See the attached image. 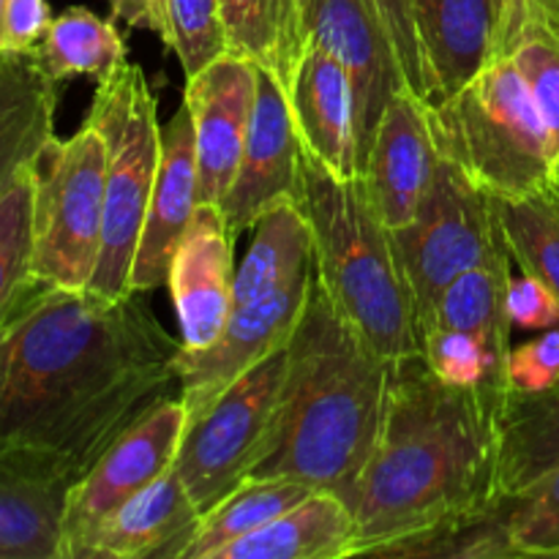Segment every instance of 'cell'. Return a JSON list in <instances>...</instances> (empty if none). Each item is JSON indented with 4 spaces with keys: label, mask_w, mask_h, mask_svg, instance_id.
Returning a JSON list of instances; mask_svg holds the SVG:
<instances>
[{
    "label": "cell",
    "mask_w": 559,
    "mask_h": 559,
    "mask_svg": "<svg viewBox=\"0 0 559 559\" xmlns=\"http://www.w3.org/2000/svg\"><path fill=\"white\" fill-rule=\"evenodd\" d=\"M107 3L115 20L153 31L164 47L173 49V0H107Z\"/></svg>",
    "instance_id": "cell-40"
},
{
    "label": "cell",
    "mask_w": 559,
    "mask_h": 559,
    "mask_svg": "<svg viewBox=\"0 0 559 559\" xmlns=\"http://www.w3.org/2000/svg\"><path fill=\"white\" fill-rule=\"evenodd\" d=\"M391 243L424 342L448 284L480 265L502 238L489 197L475 189L453 164L440 162L418 213L407 227L393 229Z\"/></svg>",
    "instance_id": "cell-8"
},
{
    "label": "cell",
    "mask_w": 559,
    "mask_h": 559,
    "mask_svg": "<svg viewBox=\"0 0 559 559\" xmlns=\"http://www.w3.org/2000/svg\"><path fill=\"white\" fill-rule=\"evenodd\" d=\"M200 508L173 469L118 508L80 559H180L200 527Z\"/></svg>",
    "instance_id": "cell-20"
},
{
    "label": "cell",
    "mask_w": 559,
    "mask_h": 559,
    "mask_svg": "<svg viewBox=\"0 0 559 559\" xmlns=\"http://www.w3.org/2000/svg\"><path fill=\"white\" fill-rule=\"evenodd\" d=\"M420 355H424L426 366L448 385L486 388L502 399L511 396L506 374L497 371L489 349L469 333L435 328L420 342Z\"/></svg>",
    "instance_id": "cell-34"
},
{
    "label": "cell",
    "mask_w": 559,
    "mask_h": 559,
    "mask_svg": "<svg viewBox=\"0 0 559 559\" xmlns=\"http://www.w3.org/2000/svg\"><path fill=\"white\" fill-rule=\"evenodd\" d=\"M249 254L235 271V306L287 287L314 267V235L298 202H282L254 224Z\"/></svg>",
    "instance_id": "cell-25"
},
{
    "label": "cell",
    "mask_w": 559,
    "mask_h": 559,
    "mask_svg": "<svg viewBox=\"0 0 559 559\" xmlns=\"http://www.w3.org/2000/svg\"><path fill=\"white\" fill-rule=\"evenodd\" d=\"M508 58L527 80L559 156V11H549L530 22Z\"/></svg>",
    "instance_id": "cell-33"
},
{
    "label": "cell",
    "mask_w": 559,
    "mask_h": 559,
    "mask_svg": "<svg viewBox=\"0 0 559 559\" xmlns=\"http://www.w3.org/2000/svg\"><path fill=\"white\" fill-rule=\"evenodd\" d=\"M311 486L298 480L246 478L224 497L222 502L202 513L194 538L183 549L180 559H216L222 549L235 540H243L298 506L311 495Z\"/></svg>",
    "instance_id": "cell-28"
},
{
    "label": "cell",
    "mask_w": 559,
    "mask_h": 559,
    "mask_svg": "<svg viewBox=\"0 0 559 559\" xmlns=\"http://www.w3.org/2000/svg\"><path fill=\"white\" fill-rule=\"evenodd\" d=\"M197 205L200 200H197L194 126H191L189 107L180 104L173 120L162 126V164H158V178L131 267V293H147L167 284L169 265L194 218Z\"/></svg>",
    "instance_id": "cell-18"
},
{
    "label": "cell",
    "mask_w": 559,
    "mask_h": 559,
    "mask_svg": "<svg viewBox=\"0 0 559 559\" xmlns=\"http://www.w3.org/2000/svg\"><path fill=\"white\" fill-rule=\"evenodd\" d=\"M371 3L377 5L388 33H391L393 47H396L399 60H402V69L407 74L409 87H413V93L420 102L429 104V76H426L424 52H420L418 31H415L413 0H371Z\"/></svg>",
    "instance_id": "cell-37"
},
{
    "label": "cell",
    "mask_w": 559,
    "mask_h": 559,
    "mask_svg": "<svg viewBox=\"0 0 559 559\" xmlns=\"http://www.w3.org/2000/svg\"><path fill=\"white\" fill-rule=\"evenodd\" d=\"M300 142L338 178H358V102L349 71L320 47H306L287 82Z\"/></svg>",
    "instance_id": "cell-19"
},
{
    "label": "cell",
    "mask_w": 559,
    "mask_h": 559,
    "mask_svg": "<svg viewBox=\"0 0 559 559\" xmlns=\"http://www.w3.org/2000/svg\"><path fill=\"white\" fill-rule=\"evenodd\" d=\"M489 205L511 260L559 298V183L522 197H489Z\"/></svg>",
    "instance_id": "cell-30"
},
{
    "label": "cell",
    "mask_w": 559,
    "mask_h": 559,
    "mask_svg": "<svg viewBox=\"0 0 559 559\" xmlns=\"http://www.w3.org/2000/svg\"><path fill=\"white\" fill-rule=\"evenodd\" d=\"M33 55L55 82L69 76H93L98 82L126 63V44L112 20L74 5L52 16Z\"/></svg>",
    "instance_id": "cell-29"
},
{
    "label": "cell",
    "mask_w": 559,
    "mask_h": 559,
    "mask_svg": "<svg viewBox=\"0 0 559 559\" xmlns=\"http://www.w3.org/2000/svg\"><path fill=\"white\" fill-rule=\"evenodd\" d=\"M186 424L189 413L183 402L180 396H169L109 442L107 451L69 491L63 516V559H80L91 535L123 502L173 469Z\"/></svg>",
    "instance_id": "cell-10"
},
{
    "label": "cell",
    "mask_w": 559,
    "mask_h": 559,
    "mask_svg": "<svg viewBox=\"0 0 559 559\" xmlns=\"http://www.w3.org/2000/svg\"><path fill=\"white\" fill-rule=\"evenodd\" d=\"M300 211L314 235V273L344 320L382 358L420 353L413 298L364 180L338 178L304 147Z\"/></svg>",
    "instance_id": "cell-4"
},
{
    "label": "cell",
    "mask_w": 559,
    "mask_h": 559,
    "mask_svg": "<svg viewBox=\"0 0 559 559\" xmlns=\"http://www.w3.org/2000/svg\"><path fill=\"white\" fill-rule=\"evenodd\" d=\"M497 5V41H500V55H508L524 27L538 16L559 11V0H495Z\"/></svg>",
    "instance_id": "cell-41"
},
{
    "label": "cell",
    "mask_w": 559,
    "mask_h": 559,
    "mask_svg": "<svg viewBox=\"0 0 559 559\" xmlns=\"http://www.w3.org/2000/svg\"><path fill=\"white\" fill-rule=\"evenodd\" d=\"M107 197V145L91 123L55 136L36 164L33 278L44 287L87 289L96 271Z\"/></svg>",
    "instance_id": "cell-7"
},
{
    "label": "cell",
    "mask_w": 559,
    "mask_h": 559,
    "mask_svg": "<svg viewBox=\"0 0 559 559\" xmlns=\"http://www.w3.org/2000/svg\"><path fill=\"white\" fill-rule=\"evenodd\" d=\"M289 371V344L235 380L211 407L186 424L175 473L200 513L222 502L260 459Z\"/></svg>",
    "instance_id": "cell-9"
},
{
    "label": "cell",
    "mask_w": 559,
    "mask_h": 559,
    "mask_svg": "<svg viewBox=\"0 0 559 559\" xmlns=\"http://www.w3.org/2000/svg\"><path fill=\"white\" fill-rule=\"evenodd\" d=\"M173 52L186 76L227 52L218 0H173Z\"/></svg>",
    "instance_id": "cell-35"
},
{
    "label": "cell",
    "mask_w": 559,
    "mask_h": 559,
    "mask_svg": "<svg viewBox=\"0 0 559 559\" xmlns=\"http://www.w3.org/2000/svg\"><path fill=\"white\" fill-rule=\"evenodd\" d=\"M355 513L331 491H311L271 524L222 549L216 559H342L355 557Z\"/></svg>",
    "instance_id": "cell-23"
},
{
    "label": "cell",
    "mask_w": 559,
    "mask_h": 559,
    "mask_svg": "<svg viewBox=\"0 0 559 559\" xmlns=\"http://www.w3.org/2000/svg\"><path fill=\"white\" fill-rule=\"evenodd\" d=\"M426 107L442 162L486 197H522L559 183L551 131L508 55L491 60L453 96Z\"/></svg>",
    "instance_id": "cell-5"
},
{
    "label": "cell",
    "mask_w": 559,
    "mask_h": 559,
    "mask_svg": "<svg viewBox=\"0 0 559 559\" xmlns=\"http://www.w3.org/2000/svg\"><path fill=\"white\" fill-rule=\"evenodd\" d=\"M3 9H5V0H0V52H5V41H3Z\"/></svg>",
    "instance_id": "cell-42"
},
{
    "label": "cell",
    "mask_w": 559,
    "mask_h": 559,
    "mask_svg": "<svg viewBox=\"0 0 559 559\" xmlns=\"http://www.w3.org/2000/svg\"><path fill=\"white\" fill-rule=\"evenodd\" d=\"M52 22L47 0H5L3 41L5 49H33Z\"/></svg>",
    "instance_id": "cell-39"
},
{
    "label": "cell",
    "mask_w": 559,
    "mask_h": 559,
    "mask_svg": "<svg viewBox=\"0 0 559 559\" xmlns=\"http://www.w3.org/2000/svg\"><path fill=\"white\" fill-rule=\"evenodd\" d=\"M502 407L486 388L442 382L420 353L393 364L380 440L353 500L355 557H382L495 506Z\"/></svg>",
    "instance_id": "cell-2"
},
{
    "label": "cell",
    "mask_w": 559,
    "mask_h": 559,
    "mask_svg": "<svg viewBox=\"0 0 559 559\" xmlns=\"http://www.w3.org/2000/svg\"><path fill=\"white\" fill-rule=\"evenodd\" d=\"M508 284H511V254L506 243H500L480 265L469 267L456 282L448 284L429 331L453 328L469 333L489 349L497 371L506 374L513 328L508 317Z\"/></svg>",
    "instance_id": "cell-24"
},
{
    "label": "cell",
    "mask_w": 559,
    "mask_h": 559,
    "mask_svg": "<svg viewBox=\"0 0 559 559\" xmlns=\"http://www.w3.org/2000/svg\"><path fill=\"white\" fill-rule=\"evenodd\" d=\"M551 393H559V388H557V391H551Z\"/></svg>",
    "instance_id": "cell-43"
},
{
    "label": "cell",
    "mask_w": 559,
    "mask_h": 559,
    "mask_svg": "<svg viewBox=\"0 0 559 559\" xmlns=\"http://www.w3.org/2000/svg\"><path fill=\"white\" fill-rule=\"evenodd\" d=\"M440 162L429 107L407 87L382 112L360 164V180L371 205L391 233L413 222L435 183Z\"/></svg>",
    "instance_id": "cell-16"
},
{
    "label": "cell",
    "mask_w": 559,
    "mask_h": 559,
    "mask_svg": "<svg viewBox=\"0 0 559 559\" xmlns=\"http://www.w3.org/2000/svg\"><path fill=\"white\" fill-rule=\"evenodd\" d=\"M140 295L41 284L11 311L0 325V445L55 453L85 475L173 396L180 342Z\"/></svg>",
    "instance_id": "cell-1"
},
{
    "label": "cell",
    "mask_w": 559,
    "mask_h": 559,
    "mask_svg": "<svg viewBox=\"0 0 559 559\" xmlns=\"http://www.w3.org/2000/svg\"><path fill=\"white\" fill-rule=\"evenodd\" d=\"M300 36L304 49H325L349 71L358 102V162L364 164L382 112L409 87L391 33L371 0H300Z\"/></svg>",
    "instance_id": "cell-12"
},
{
    "label": "cell",
    "mask_w": 559,
    "mask_h": 559,
    "mask_svg": "<svg viewBox=\"0 0 559 559\" xmlns=\"http://www.w3.org/2000/svg\"><path fill=\"white\" fill-rule=\"evenodd\" d=\"M513 557H559V467L516 495L497 497Z\"/></svg>",
    "instance_id": "cell-32"
},
{
    "label": "cell",
    "mask_w": 559,
    "mask_h": 559,
    "mask_svg": "<svg viewBox=\"0 0 559 559\" xmlns=\"http://www.w3.org/2000/svg\"><path fill=\"white\" fill-rule=\"evenodd\" d=\"M33 186L36 167L0 194V325L41 287L33 278Z\"/></svg>",
    "instance_id": "cell-31"
},
{
    "label": "cell",
    "mask_w": 559,
    "mask_h": 559,
    "mask_svg": "<svg viewBox=\"0 0 559 559\" xmlns=\"http://www.w3.org/2000/svg\"><path fill=\"white\" fill-rule=\"evenodd\" d=\"M508 388L519 396H540L559 388V325L546 328L538 338L511 347Z\"/></svg>",
    "instance_id": "cell-36"
},
{
    "label": "cell",
    "mask_w": 559,
    "mask_h": 559,
    "mask_svg": "<svg viewBox=\"0 0 559 559\" xmlns=\"http://www.w3.org/2000/svg\"><path fill=\"white\" fill-rule=\"evenodd\" d=\"M314 267L265 298L235 306L222 336L207 349H178L175 371L189 420L205 413L235 380L262 364L267 355L287 347L304 317Z\"/></svg>",
    "instance_id": "cell-11"
},
{
    "label": "cell",
    "mask_w": 559,
    "mask_h": 559,
    "mask_svg": "<svg viewBox=\"0 0 559 559\" xmlns=\"http://www.w3.org/2000/svg\"><path fill=\"white\" fill-rule=\"evenodd\" d=\"M260 66L240 55L224 52L216 60L186 76L183 104L194 126L197 200L218 205L229 191L257 98Z\"/></svg>",
    "instance_id": "cell-14"
},
{
    "label": "cell",
    "mask_w": 559,
    "mask_h": 559,
    "mask_svg": "<svg viewBox=\"0 0 559 559\" xmlns=\"http://www.w3.org/2000/svg\"><path fill=\"white\" fill-rule=\"evenodd\" d=\"M559 467V393L506 399L500 418V497L527 489Z\"/></svg>",
    "instance_id": "cell-26"
},
{
    "label": "cell",
    "mask_w": 559,
    "mask_h": 559,
    "mask_svg": "<svg viewBox=\"0 0 559 559\" xmlns=\"http://www.w3.org/2000/svg\"><path fill=\"white\" fill-rule=\"evenodd\" d=\"M74 462L25 445H0V559H63Z\"/></svg>",
    "instance_id": "cell-15"
},
{
    "label": "cell",
    "mask_w": 559,
    "mask_h": 559,
    "mask_svg": "<svg viewBox=\"0 0 559 559\" xmlns=\"http://www.w3.org/2000/svg\"><path fill=\"white\" fill-rule=\"evenodd\" d=\"M508 317L513 325L527 331H546L559 325V298L549 284L522 273L508 284Z\"/></svg>",
    "instance_id": "cell-38"
},
{
    "label": "cell",
    "mask_w": 559,
    "mask_h": 559,
    "mask_svg": "<svg viewBox=\"0 0 559 559\" xmlns=\"http://www.w3.org/2000/svg\"><path fill=\"white\" fill-rule=\"evenodd\" d=\"M304 194V142L289 109L287 91L271 71L260 69L243 156L229 191L218 202L229 233H249L262 213Z\"/></svg>",
    "instance_id": "cell-13"
},
{
    "label": "cell",
    "mask_w": 559,
    "mask_h": 559,
    "mask_svg": "<svg viewBox=\"0 0 559 559\" xmlns=\"http://www.w3.org/2000/svg\"><path fill=\"white\" fill-rule=\"evenodd\" d=\"M235 235L218 205H197L169 265V293L180 325V347L207 349L235 309Z\"/></svg>",
    "instance_id": "cell-17"
},
{
    "label": "cell",
    "mask_w": 559,
    "mask_h": 559,
    "mask_svg": "<svg viewBox=\"0 0 559 559\" xmlns=\"http://www.w3.org/2000/svg\"><path fill=\"white\" fill-rule=\"evenodd\" d=\"M85 123L107 145L102 251L87 293L115 300L131 293V267L162 164L156 96L142 66L126 60L98 80Z\"/></svg>",
    "instance_id": "cell-6"
},
{
    "label": "cell",
    "mask_w": 559,
    "mask_h": 559,
    "mask_svg": "<svg viewBox=\"0 0 559 559\" xmlns=\"http://www.w3.org/2000/svg\"><path fill=\"white\" fill-rule=\"evenodd\" d=\"M58 82L33 49L0 52V194L33 169L55 140Z\"/></svg>",
    "instance_id": "cell-22"
},
{
    "label": "cell",
    "mask_w": 559,
    "mask_h": 559,
    "mask_svg": "<svg viewBox=\"0 0 559 559\" xmlns=\"http://www.w3.org/2000/svg\"><path fill=\"white\" fill-rule=\"evenodd\" d=\"M227 52L271 71L287 82L304 55L300 0H218Z\"/></svg>",
    "instance_id": "cell-27"
},
{
    "label": "cell",
    "mask_w": 559,
    "mask_h": 559,
    "mask_svg": "<svg viewBox=\"0 0 559 559\" xmlns=\"http://www.w3.org/2000/svg\"><path fill=\"white\" fill-rule=\"evenodd\" d=\"M429 104L453 96L500 55L495 0H413Z\"/></svg>",
    "instance_id": "cell-21"
},
{
    "label": "cell",
    "mask_w": 559,
    "mask_h": 559,
    "mask_svg": "<svg viewBox=\"0 0 559 559\" xmlns=\"http://www.w3.org/2000/svg\"><path fill=\"white\" fill-rule=\"evenodd\" d=\"M393 364L342 317L314 273L289 338L282 407L246 478L298 480L353 508L391 396Z\"/></svg>",
    "instance_id": "cell-3"
}]
</instances>
